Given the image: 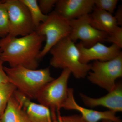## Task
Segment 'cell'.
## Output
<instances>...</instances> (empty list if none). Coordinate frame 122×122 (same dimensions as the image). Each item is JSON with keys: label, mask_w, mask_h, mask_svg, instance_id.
I'll return each instance as SVG.
<instances>
[{"label": "cell", "mask_w": 122, "mask_h": 122, "mask_svg": "<svg viewBox=\"0 0 122 122\" xmlns=\"http://www.w3.org/2000/svg\"><path fill=\"white\" fill-rule=\"evenodd\" d=\"M45 37L36 32L18 38L8 35L0 39V60L10 67L18 66L36 69L39 54Z\"/></svg>", "instance_id": "obj_1"}, {"label": "cell", "mask_w": 122, "mask_h": 122, "mask_svg": "<svg viewBox=\"0 0 122 122\" xmlns=\"http://www.w3.org/2000/svg\"><path fill=\"white\" fill-rule=\"evenodd\" d=\"M4 68L10 83L18 91L30 99H36L44 86L54 79L49 68L33 70L18 66Z\"/></svg>", "instance_id": "obj_2"}, {"label": "cell", "mask_w": 122, "mask_h": 122, "mask_svg": "<svg viewBox=\"0 0 122 122\" xmlns=\"http://www.w3.org/2000/svg\"><path fill=\"white\" fill-rule=\"evenodd\" d=\"M49 52L52 55L51 66L55 68L69 70L75 78H85L90 71L91 64L81 62L78 49L69 37L58 42Z\"/></svg>", "instance_id": "obj_3"}, {"label": "cell", "mask_w": 122, "mask_h": 122, "mask_svg": "<svg viewBox=\"0 0 122 122\" xmlns=\"http://www.w3.org/2000/svg\"><path fill=\"white\" fill-rule=\"evenodd\" d=\"M71 74L69 70H63L59 77L44 86L37 96L39 104L50 111L53 122H57L58 116L61 115L62 106L68 96Z\"/></svg>", "instance_id": "obj_4"}, {"label": "cell", "mask_w": 122, "mask_h": 122, "mask_svg": "<svg viewBox=\"0 0 122 122\" xmlns=\"http://www.w3.org/2000/svg\"><path fill=\"white\" fill-rule=\"evenodd\" d=\"M122 76V52L110 61H94L86 77L90 82L109 92Z\"/></svg>", "instance_id": "obj_5"}, {"label": "cell", "mask_w": 122, "mask_h": 122, "mask_svg": "<svg viewBox=\"0 0 122 122\" xmlns=\"http://www.w3.org/2000/svg\"><path fill=\"white\" fill-rule=\"evenodd\" d=\"M35 32L46 37L45 45L39 54L40 59L45 56L58 42L69 36L71 28L69 21L53 11L48 14L46 20L39 25Z\"/></svg>", "instance_id": "obj_6"}, {"label": "cell", "mask_w": 122, "mask_h": 122, "mask_svg": "<svg viewBox=\"0 0 122 122\" xmlns=\"http://www.w3.org/2000/svg\"><path fill=\"white\" fill-rule=\"evenodd\" d=\"M3 2L9 15V35L24 36L35 32L36 28L28 9L21 0H6Z\"/></svg>", "instance_id": "obj_7"}, {"label": "cell", "mask_w": 122, "mask_h": 122, "mask_svg": "<svg viewBox=\"0 0 122 122\" xmlns=\"http://www.w3.org/2000/svg\"><path fill=\"white\" fill-rule=\"evenodd\" d=\"M69 21L71 32L69 37L74 42L80 40L84 46L90 48L98 42H106L108 34L91 25L89 14Z\"/></svg>", "instance_id": "obj_8"}, {"label": "cell", "mask_w": 122, "mask_h": 122, "mask_svg": "<svg viewBox=\"0 0 122 122\" xmlns=\"http://www.w3.org/2000/svg\"><path fill=\"white\" fill-rule=\"evenodd\" d=\"M62 108L68 110L78 112L82 117L87 122H98L107 120L112 122H122L120 117L116 115V112L108 110L101 111L95 110L81 106L76 102L73 88H69L68 96L62 106Z\"/></svg>", "instance_id": "obj_9"}, {"label": "cell", "mask_w": 122, "mask_h": 122, "mask_svg": "<svg viewBox=\"0 0 122 122\" xmlns=\"http://www.w3.org/2000/svg\"><path fill=\"white\" fill-rule=\"evenodd\" d=\"M80 54V61L88 64L90 61H106L115 58L122 53L121 48L112 44L110 46L98 42L90 48H86L80 42L76 44Z\"/></svg>", "instance_id": "obj_10"}, {"label": "cell", "mask_w": 122, "mask_h": 122, "mask_svg": "<svg viewBox=\"0 0 122 122\" xmlns=\"http://www.w3.org/2000/svg\"><path fill=\"white\" fill-rule=\"evenodd\" d=\"M55 11L70 21L91 13L94 0H57Z\"/></svg>", "instance_id": "obj_11"}, {"label": "cell", "mask_w": 122, "mask_h": 122, "mask_svg": "<svg viewBox=\"0 0 122 122\" xmlns=\"http://www.w3.org/2000/svg\"><path fill=\"white\" fill-rule=\"evenodd\" d=\"M80 97L85 106L90 108L104 107L115 112L122 111V84L116 83L113 89L105 96L94 98L83 93L79 94Z\"/></svg>", "instance_id": "obj_12"}, {"label": "cell", "mask_w": 122, "mask_h": 122, "mask_svg": "<svg viewBox=\"0 0 122 122\" xmlns=\"http://www.w3.org/2000/svg\"><path fill=\"white\" fill-rule=\"evenodd\" d=\"M14 94L22 104L30 122H53L50 111L46 107L33 102L17 90Z\"/></svg>", "instance_id": "obj_13"}, {"label": "cell", "mask_w": 122, "mask_h": 122, "mask_svg": "<svg viewBox=\"0 0 122 122\" xmlns=\"http://www.w3.org/2000/svg\"><path fill=\"white\" fill-rule=\"evenodd\" d=\"M90 24L98 30L110 34L118 26L114 16L94 7L89 14Z\"/></svg>", "instance_id": "obj_14"}, {"label": "cell", "mask_w": 122, "mask_h": 122, "mask_svg": "<svg viewBox=\"0 0 122 122\" xmlns=\"http://www.w3.org/2000/svg\"><path fill=\"white\" fill-rule=\"evenodd\" d=\"M2 122H30L21 103L14 93L0 118Z\"/></svg>", "instance_id": "obj_15"}, {"label": "cell", "mask_w": 122, "mask_h": 122, "mask_svg": "<svg viewBox=\"0 0 122 122\" xmlns=\"http://www.w3.org/2000/svg\"><path fill=\"white\" fill-rule=\"evenodd\" d=\"M28 9L33 23L36 28L39 25L47 19L48 15L44 14L41 11L37 0H21Z\"/></svg>", "instance_id": "obj_16"}, {"label": "cell", "mask_w": 122, "mask_h": 122, "mask_svg": "<svg viewBox=\"0 0 122 122\" xmlns=\"http://www.w3.org/2000/svg\"><path fill=\"white\" fill-rule=\"evenodd\" d=\"M16 90L14 85L10 82L0 84V118L4 113L10 99Z\"/></svg>", "instance_id": "obj_17"}, {"label": "cell", "mask_w": 122, "mask_h": 122, "mask_svg": "<svg viewBox=\"0 0 122 122\" xmlns=\"http://www.w3.org/2000/svg\"><path fill=\"white\" fill-rule=\"evenodd\" d=\"M9 33V20L7 9L0 1V37L4 38Z\"/></svg>", "instance_id": "obj_18"}, {"label": "cell", "mask_w": 122, "mask_h": 122, "mask_svg": "<svg viewBox=\"0 0 122 122\" xmlns=\"http://www.w3.org/2000/svg\"><path fill=\"white\" fill-rule=\"evenodd\" d=\"M118 2V0H94L95 7L112 14Z\"/></svg>", "instance_id": "obj_19"}, {"label": "cell", "mask_w": 122, "mask_h": 122, "mask_svg": "<svg viewBox=\"0 0 122 122\" xmlns=\"http://www.w3.org/2000/svg\"><path fill=\"white\" fill-rule=\"evenodd\" d=\"M106 41L115 44L122 48V27L118 26L113 32L108 34Z\"/></svg>", "instance_id": "obj_20"}, {"label": "cell", "mask_w": 122, "mask_h": 122, "mask_svg": "<svg viewBox=\"0 0 122 122\" xmlns=\"http://www.w3.org/2000/svg\"><path fill=\"white\" fill-rule=\"evenodd\" d=\"M57 0H39L38 3L42 12L46 15L51 13L54 7H55Z\"/></svg>", "instance_id": "obj_21"}, {"label": "cell", "mask_w": 122, "mask_h": 122, "mask_svg": "<svg viewBox=\"0 0 122 122\" xmlns=\"http://www.w3.org/2000/svg\"><path fill=\"white\" fill-rule=\"evenodd\" d=\"M57 122H87L80 115L58 116Z\"/></svg>", "instance_id": "obj_22"}, {"label": "cell", "mask_w": 122, "mask_h": 122, "mask_svg": "<svg viewBox=\"0 0 122 122\" xmlns=\"http://www.w3.org/2000/svg\"><path fill=\"white\" fill-rule=\"evenodd\" d=\"M4 62L0 60V84L10 82L9 79L4 70Z\"/></svg>", "instance_id": "obj_23"}, {"label": "cell", "mask_w": 122, "mask_h": 122, "mask_svg": "<svg viewBox=\"0 0 122 122\" xmlns=\"http://www.w3.org/2000/svg\"><path fill=\"white\" fill-rule=\"evenodd\" d=\"M116 20L117 21L118 25L122 26V6H120L116 12L115 15L114 16Z\"/></svg>", "instance_id": "obj_24"}, {"label": "cell", "mask_w": 122, "mask_h": 122, "mask_svg": "<svg viewBox=\"0 0 122 122\" xmlns=\"http://www.w3.org/2000/svg\"><path fill=\"white\" fill-rule=\"evenodd\" d=\"M102 122H112L110 120H102Z\"/></svg>", "instance_id": "obj_25"}, {"label": "cell", "mask_w": 122, "mask_h": 122, "mask_svg": "<svg viewBox=\"0 0 122 122\" xmlns=\"http://www.w3.org/2000/svg\"><path fill=\"white\" fill-rule=\"evenodd\" d=\"M1 50L0 49V56L1 54Z\"/></svg>", "instance_id": "obj_26"}, {"label": "cell", "mask_w": 122, "mask_h": 122, "mask_svg": "<svg viewBox=\"0 0 122 122\" xmlns=\"http://www.w3.org/2000/svg\"><path fill=\"white\" fill-rule=\"evenodd\" d=\"M0 122H1V120L0 118Z\"/></svg>", "instance_id": "obj_27"}]
</instances>
